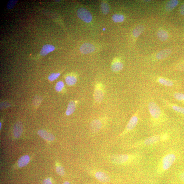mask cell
<instances>
[{"instance_id": "1", "label": "cell", "mask_w": 184, "mask_h": 184, "mask_svg": "<svg viewBox=\"0 0 184 184\" xmlns=\"http://www.w3.org/2000/svg\"><path fill=\"white\" fill-rule=\"evenodd\" d=\"M177 158L176 154L174 152H168L164 155L157 166V174H162L168 170L176 161Z\"/></svg>"}, {"instance_id": "2", "label": "cell", "mask_w": 184, "mask_h": 184, "mask_svg": "<svg viewBox=\"0 0 184 184\" xmlns=\"http://www.w3.org/2000/svg\"><path fill=\"white\" fill-rule=\"evenodd\" d=\"M140 157V155L138 154H119L111 156L110 159L115 164L125 165L136 161Z\"/></svg>"}, {"instance_id": "3", "label": "cell", "mask_w": 184, "mask_h": 184, "mask_svg": "<svg viewBox=\"0 0 184 184\" xmlns=\"http://www.w3.org/2000/svg\"><path fill=\"white\" fill-rule=\"evenodd\" d=\"M148 109L152 119L155 122L160 121L162 116V111L159 106L154 102L149 103Z\"/></svg>"}, {"instance_id": "4", "label": "cell", "mask_w": 184, "mask_h": 184, "mask_svg": "<svg viewBox=\"0 0 184 184\" xmlns=\"http://www.w3.org/2000/svg\"><path fill=\"white\" fill-rule=\"evenodd\" d=\"M104 86L101 83H98L95 86L94 98L95 101L97 103L101 102L104 98Z\"/></svg>"}, {"instance_id": "5", "label": "cell", "mask_w": 184, "mask_h": 184, "mask_svg": "<svg viewBox=\"0 0 184 184\" xmlns=\"http://www.w3.org/2000/svg\"><path fill=\"white\" fill-rule=\"evenodd\" d=\"M161 135H156L148 137L138 143L137 146H150L156 144L161 142Z\"/></svg>"}, {"instance_id": "6", "label": "cell", "mask_w": 184, "mask_h": 184, "mask_svg": "<svg viewBox=\"0 0 184 184\" xmlns=\"http://www.w3.org/2000/svg\"><path fill=\"white\" fill-rule=\"evenodd\" d=\"M77 14L80 19L86 23L90 22L93 18L90 13L84 8L79 9L77 11Z\"/></svg>"}, {"instance_id": "7", "label": "cell", "mask_w": 184, "mask_h": 184, "mask_svg": "<svg viewBox=\"0 0 184 184\" xmlns=\"http://www.w3.org/2000/svg\"><path fill=\"white\" fill-rule=\"evenodd\" d=\"M138 115L137 113L134 114L131 118L126 126L125 130L123 132L122 134H124L129 132L133 130L136 127L138 122Z\"/></svg>"}, {"instance_id": "8", "label": "cell", "mask_w": 184, "mask_h": 184, "mask_svg": "<svg viewBox=\"0 0 184 184\" xmlns=\"http://www.w3.org/2000/svg\"><path fill=\"white\" fill-rule=\"evenodd\" d=\"M102 127V122L100 120L96 119L92 121L90 125V130L92 133H96L98 132Z\"/></svg>"}, {"instance_id": "9", "label": "cell", "mask_w": 184, "mask_h": 184, "mask_svg": "<svg viewBox=\"0 0 184 184\" xmlns=\"http://www.w3.org/2000/svg\"><path fill=\"white\" fill-rule=\"evenodd\" d=\"M95 49V48L93 44L88 43L83 44L80 48V52L84 54L93 52Z\"/></svg>"}, {"instance_id": "10", "label": "cell", "mask_w": 184, "mask_h": 184, "mask_svg": "<svg viewBox=\"0 0 184 184\" xmlns=\"http://www.w3.org/2000/svg\"><path fill=\"white\" fill-rule=\"evenodd\" d=\"M95 176L97 180L102 182H108L110 180V177L104 172H97L95 174Z\"/></svg>"}, {"instance_id": "11", "label": "cell", "mask_w": 184, "mask_h": 184, "mask_svg": "<svg viewBox=\"0 0 184 184\" xmlns=\"http://www.w3.org/2000/svg\"><path fill=\"white\" fill-rule=\"evenodd\" d=\"M23 132L22 123L20 122H16L13 127V134L14 137L18 139L21 136Z\"/></svg>"}, {"instance_id": "12", "label": "cell", "mask_w": 184, "mask_h": 184, "mask_svg": "<svg viewBox=\"0 0 184 184\" xmlns=\"http://www.w3.org/2000/svg\"><path fill=\"white\" fill-rule=\"evenodd\" d=\"M123 67L122 63L119 59H115L112 62L111 69L112 71L115 72L122 70Z\"/></svg>"}, {"instance_id": "13", "label": "cell", "mask_w": 184, "mask_h": 184, "mask_svg": "<svg viewBox=\"0 0 184 184\" xmlns=\"http://www.w3.org/2000/svg\"><path fill=\"white\" fill-rule=\"evenodd\" d=\"M39 136L46 140L53 141L55 140V137L52 134L44 130H40L38 132Z\"/></svg>"}, {"instance_id": "14", "label": "cell", "mask_w": 184, "mask_h": 184, "mask_svg": "<svg viewBox=\"0 0 184 184\" xmlns=\"http://www.w3.org/2000/svg\"><path fill=\"white\" fill-rule=\"evenodd\" d=\"M172 53V51L169 49H166L159 51L156 55V58L158 60L164 59L168 57Z\"/></svg>"}, {"instance_id": "15", "label": "cell", "mask_w": 184, "mask_h": 184, "mask_svg": "<svg viewBox=\"0 0 184 184\" xmlns=\"http://www.w3.org/2000/svg\"><path fill=\"white\" fill-rule=\"evenodd\" d=\"M55 49V48L53 45L46 44L43 46L42 49L40 51V55L42 56H45L49 53L54 51Z\"/></svg>"}, {"instance_id": "16", "label": "cell", "mask_w": 184, "mask_h": 184, "mask_svg": "<svg viewBox=\"0 0 184 184\" xmlns=\"http://www.w3.org/2000/svg\"><path fill=\"white\" fill-rule=\"evenodd\" d=\"M30 157L28 155H25L19 158L18 161V165L19 168L24 167L26 166L29 162Z\"/></svg>"}, {"instance_id": "17", "label": "cell", "mask_w": 184, "mask_h": 184, "mask_svg": "<svg viewBox=\"0 0 184 184\" xmlns=\"http://www.w3.org/2000/svg\"><path fill=\"white\" fill-rule=\"evenodd\" d=\"M157 38L161 41H166L168 38V34L165 30L160 29L157 34Z\"/></svg>"}, {"instance_id": "18", "label": "cell", "mask_w": 184, "mask_h": 184, "mask_svg": "<svg viewBox=\"0 0 184 184\" xmlns=\"http://www.w3.org/2000/svg\"><path fill=\"white\" fill-rule=\"evenodd\" d=\"M76 104L75 102L71 101L69 103L65 114L67 116L72 114L76 110Z\"/></svg>"}, {"instance_id": "19", "label": "cell", "mask_w": 184, "mask_h": 184, "mask_svg": "<svg viewBox=\"0 0 184 184\" xmlns=\"http://www.w3.org/2000/svg\"><path fill=\"white\" fill-rule=\"evenodd\" d=\"M144 30L145 27L143 25H140L137 26L133 30V36L136 38H137L144 31Z\"/></svg>"}, {"instance_id": "20", "label": "cell", "mask_w": 184, "mask_h": 184, "mask_svg": "<svg viewBox=\"0 0 184 184\" xmlns=\"http://www.w3.org/2000/svg\"><path fill=\"white\" fill-rule=\"evenodd\" d=\"M179 2L177 0H171L169 1L166 5L165 9L167 11H170L176 7L178 4Z\"/></svg>"}, {"instance_id": "21", "label": "cell", "mask_w": 184, "mask_h": 184, "mask_svg": "<svg viewBox=\"0 0 184 184\" xmlns=\"http://www.w3.org/2000/svg\"><path fill=\"white\" fill-rule=\"evenodd\" d=\"M65 81L68 85L71 86L75 84L77 81V79L76 76L70 75L66 77Z\"/></svg>"}, {"instance_id": "22", "label": "cell", "mask_w": 184, "mask_h": 184, "mask_svg": "<svg viewBox=\"0 0 184 184\" xmlns=\"http://www.w3.org/2000/svg\"><path fill=\"white\" fill-rule=\"evenodd\" d=\"M158 82L161 84L169 87L173 86L174 84L172 80L161 77L158 79Z\"/></svg>"}, {"instance_id": "23", "label": "cell", "mask_w": 184, "mask_h": 184, "mask_svg": "<svg viewBox=\"0 0 184 184\" xmlns=\"http://www.w3.org/2000/svg\"><path fill=\"white\" fill-rule=\"evenodd\" d=\"M112 19L115 22L120 23L124 21L125 17L122 14H115L112 16Z\"/></svg>"}, {"instance_id": "24", "label": "cell", "mask_w": 184, "mask_h": 184, "mask_svg": "<svg viewBox=\"0 0 184 184\" xmlns=\"http://www.w3.org/2000/svg\"><path fill=\"white\" fill-rule=\"evenodd\" d=\"M101 9L102 12L105 14H108L110 11L108 4L105 2H101Z\"/></svg>"}, {"instance_id": "25", "label": "cell", "mask_w": 184, "mask_h": 184, "mask_svg": "<svg viewBox=\"0 0 184 184\" xmlns=\"http://www.w3.org/2000/svg\"><path fill=\"white\" fill-rule=\"evenodd\" d=\"M171 107L175 111L184 115V108L178 105L172 104Z\"/></svg>"}, {"instance_id": "26", "label": "cell", "mask_w": 184, "mask_h": 184, "mask_svg": "<svg viewBox=\"0 0 184 184\" xmlns=\"http://www.w3.org/2000/svg\"><path fill=\"white\" fill-rule=\"evenodd\" d=\"M174 97L175 99L179 101L184 103V94L183 93H177L174 94Z\"/></svg>"}, {"instance_id": "27", "label": "cell", "mask_w": 184, "mask_h": 184, "mask_svg": "<svg viewBox=\"0 0 184 184\" xmlns=\"http://www.w3.org/2000/svg\"><path fill=\"white\" fill-rule=\"evenodd\" d=\"M64 87V84L62 81H59L57 83L55 90L58 92L61 91Z\"/></svg>"}, {"instance_id": "28", "label": "cell", "mask_w": 184, "mask_h": 184, "mask_svg": "<svg viewBox=\"0 0 184 184\" xmlns=\"http://www.w3.org/2000/svg\"><path fill=\"white\" fill-rule=\"evenodd\" d=\"M60 73H54L51 74L48 76V79L50 81H54V80H56L58 78L59 76H60Z\"/></svg>"}, {"instance_id": "29", "label": "cell", "mask_w": 184, "mask_h": 184, "mask_svg": "<svg viewBox=\"0 0 184 184\" xmlns=\"http://www.w3.org/2000/svg\"><path fill=\"white\" fill-rule=\"evenodd\" d=\"M56 171L57 173L60 176H63L65 175V169L62 166H57L56 168Z\"/></svg>"}, {"instance_id": "30", "label": "cell", "mask_w": 184, "mask_h": 184, "mask_svg": "<svg viewBox=\"0 0 184 184\" xmlns=\"http://www.w3.org/2000/svg\"><path fill=\"white\" fill-rule=\"evenodd\" d=\"M18 2L17 0H10L8 2L7 5L8 9H10L13 8Z\"/></svg>"}, {"instance_id": "31", "label": "cell", "mask_w": 184, "mask_h": 184, "mask_svg": "<svg viewBox=\"0 0 184 184\" xmlns=\"http://www.w3.org/2000/svg\"><path fill=\"white\" fill-rule=\"evenodd\" d=\"M161 142H166L169 138V135L168 133H165L161 135Z\"/></svg>"}, {"instance_id": "32", "label": "cell", "mask_w": 184, "mask_h": 184, "mask_svg": "<svg viewBox=\"0 0 184 184\" xmlns=\"http://www.w3.org/2000/svg\"><path fill=\"white\" fill-rule=\"evenodd\" d=\"M9 104L7 102H3L1 103V109H4L7 108L9 106Z\"/></svg>"}, {"instance_id": "33", "label": "cell", "mask_w": 184, "mask_h": 184, "mask_svg": "<svg viewBox=\"0 0 184 184\" xmlns=\"http://www.w3.org/2000/svg\"><path fill=\"white\" fill-rule=\"evenodd\" d=\"M179 177L181 182H184V171L181 172L179 175Z\"/></svg>"}, {"instance_id": "34", "label": "cell", "mask_w": 184, "mask_h": 184, "mask_svg": "<svg viewBox=\"0 0 184 184\" xmlns=\"http://www.w3.org/2000/svg\"><path fill=\"white\" fill-rule=\"evenodd\" d=\"M43 184H52L51 179L50 178H48L46 179L43 181Z\"/></svg>"}, {"instance_id": "35", "label": "cell", "mask_w": 184, "mask_h": 184, "mask_svg": "<svg viewBox=\"0 0 184 184\" xmlns=\"http://www.w3.org/2000/svg\"><path fill=\"white\" fill-rule=\"evenodd\" d=\"M180 13L181 14L184 15V4L182 5L180 8Z\"/></svg>"}, {"instance_id": "36", "label": "cell", "mask_w": 184, "mask_h": 184, "mask_svg": "<svg viewBox=\"0 0 184 184\" xmlns=\"http://www.w3.org/2000/svg\"><path fill=\"white\" fill-rule=\"evenodd\" d=\"M63 184H70L69 182H65Z\"/></svg>"}, {"instance_id": "37", "label": "cell", "mask_w": 184, "mask_h": 184, "mask_svg": "<svg viewBox=\"0 0 184 184\" xmlns=\"http://www.w3.org/2000/svg\"><path fill=\"white\" fill-rule=\"evenodd\" d=\"M1 126H2V123H1H1H0V129H1V128H2Z\"/></svg>"}, {"instance_id": "38", "label": "cell", "mask_w": 184, "mask_h": 184, "mask_svg": "<svg viewBox=\"0 0 184 184\" xmlns=\"http://www.w3.org/2000/svg\"><path fill=\"white\" fill-rule=\"evenodd\" d=\"M105 30V28H104V29H103V30Z\"/></svg>"}]
</instances>
